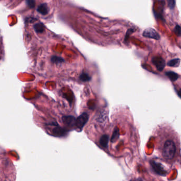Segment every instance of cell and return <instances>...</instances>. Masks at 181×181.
Segmentation results:
<instances>
[{
	"label": "cell",
	"mask_w": 181,
	"mask_h": 181,
	"mask_svg": "<svg viewBox=\"0 0 181 181\" xmlns=\"http://www.w3.org/2000/svg\"><path fill=\"white\" fill-rule=\"evenodd\" d=\"M151 165L154 171L160 175H165L166 173V171L164 169V167L161 163H157L154 161L151 162Z\"/></svg>",
	"instance_id": "5b68a950"
},
{
	"label": "cell",
	"mask_w": 181,
	"mask_h": 181,
	"mask_svg": "<svg viewBox=\"0 0 181 181\" xmlns=\"http://www.w3.org/2000/svg\"><path fill=\"white\" fill-rule=\"evenodd\" d=\"M152 62L159 71H162L166 65L165 61L162 57L159 56L153 57L152 59Z\"/></svg>",
	"instance_id": "277c9868"
},
{
	"label": "cell",
	"mask_w": 181,
	"mask_h": 181,
	"mask_svg": "<svg viewBox=\"0 0 181 181\" xmlns=\"http://www.w3.org/2000/svg\"><path fill=\"white\" fill-rule=\"evenodd\" d=\"M180 59H174L169 61L167 63V65L170 67H178L180 64Z\"/></svg>",
	"instance_id": "9c48e42d"
},
{
	"label": "cell",
	"mask_w": 181,
	"mask_h": 181,
	"mask_svg": "<svg viewBox=\"0 0 181 181\" xmlns=\"http://www.w3.org/2000/svg\"><path fill=\"white\" fill-rule=\"evenodd\" d=\"M142 36L146 38H152L155 40H159L161 38L159 33H157L156 30L152 28H148L144 30L142 33Z\"/></svg>",
	"instance_id": "3957f363"
},
{
	"label": "cell",
	"mask_w": 181,
	"mask_h": 181,
	"mask_svg": "<svg viewBox=\"0 0 181 181\" xmlns=\"http://www.w3.org/2000/svg\"><path fill=\"white\" fill-rule=\"evenodd\" d=\"M63 123L68 126H73L75 125L76 122V118L72 116H68V117H64L62 118Z\"/></svg>",
	"instance_id": "8992f818"
},
{
	"label": "cell",
	"mask_w": 181,
	"mask_h": 181,
	"mask_svg": "<svg viewBox=\"0 0 181 181\" xmlns=\"http://www.w3.org/2000/svg\"><path fill=\"white\" fill-rule=\"evenodd\" d=\"M89 120V115L87 113H83L76 119L75 125L80 129H82L83 126H85Z\"/></svg>",
	"instance_id": "7a4b0ae2"
},
{
	"label": "cell",
	"mask_w": 181,
	"mask_h": 181,
	"mask_svg": "<svg viewBox=\"0 0 181 181\" xmlns=\"http://www.w3.org/2000/svg\"><path fill=\"white\" fill-rule=\"evenodd\" d=\"M38 11L42 15H46L48 12V7L46 4H42L39 6L38 8Z\"/></svg>",
	"instance_id": "8fae6325"
},
{
	"label": "cell",
	"mask_w": 181,
	"mask_h": 181,
	"mask_svg": "<svg viewBox=\"0 0 181 181\" xmlns=\"http://www.w3.org/2000/svg\"><path fill=\"white\" fill-rule=\"evenodd\" d=\"M80 79L82 80V82H87L90 81L91 79L90 76L89 74L85 72H83L80 76Z\"/></svg>",
	"instance_id": "7c38bea8"
},
{
	"label": "cell",
	"mask_w": 181,
	"mask_h": 181,
	"mask_svg": "<svg viewBox=\"0 0 181 181\" xmlns=\"http://www.w3.org/2000/svg\"><path fill=\"white\" fill-rule=\"evenodd\" d=\"M54 133L57 136H62L65 133V131L62 128H56L54 130Z\"/></svg>",
	"instance_id": "4fadbf2b"
},
{
	"label": "cell",
	"mask_w": 181,
	"mask_h": 181,
	"mask_svg": "<svg viewBox=\"0 0 181 181\" xmlns=\"http://www.w3.org/2000/svg\"><path fill=\"white\" fill-rule=\"evenodd\" d=\"M176 151V147L175 143L172 140L166 141L163 148V157L166 160L172 159L175 155Z\"/></svg>",
	"instance_id": "6da1fadb"
},
{
	"label": "cell",
	"mask_w": 181,
	"mask_h": 181,
	"mask_svg": "<svg viewBox=\"0 0 181 181\" xmlns=\"http://www.w3.org/2000/svg\"><path fill=\"white\" fill-rule=\"evenodd\" d=\"M174 33H175L176 35L178 37H180L181 35V26L178 24L175 26V27L174 29Z\"/></svg>",
	"instance_id": "5bb4252c"
},
{
	"label": "cell",
	"mask_w": 181,
	"mask_h": 181,
	"mask_svg": "<svg viewBox=\"0 0 181 181\" xmlns=\"http://www.w3.org/2000/svg\"><path fill=\"white\" fill-rule=\"evenodd\" d=\"M133 32H134V30L132 29H130L128 30V32L126 33V38H125V39H126V37H128V35H129L130 34L131 35L132 33H133Z\"/></svg>",
	"instance_id": "2e32d148"
},
{
	"label": "cell",
	"mask_w": 181,
	"mask_h": 181,
	"mask_svg": "<svg viewBox=\"0 0 181 181\" xmlns=\"http://www.w3.org/2000/svg\"><path fill=\"white\" fill-rule=\"evenodd\" d=\"M165 74L170 79V81L172 82H175L179 78V75L178 73H176L173 72V71H167V72L165 73Z\"/></svg>",
	"instance_id": "52a82bcc"
},
{
	"label": "cell",
	"mask_w": 181,
	"mask_h": 181,
	"mask_svg": "<svg viewBox=\"0 0 181 181\" xmlns=\"http://www.w3.org/2000/svg\"><path fill=\"white\" fill-rule=\"evenodd\" d=\"M168 3V7L170 8V9H173L175 6L176 1L174 0H169Z\"/></svg>",
	"instance_id": "9a60e30c"
},
{
	"label": "cell",
	"mask_w": 181,
	"mask_h": 181,
	"mask_svg": "<svg viewBox=\"0 0 181 181\" xmlns=\"http://www.w3.org/2000/svg\"><path fill=\"white\" fill-rule=\"evenodd\" d=\"M119 135H120L119 129L117 128H115L114 130V131L113 132V135H112V137H111V142H113V143L116 142L117 140V139H118Z\"/></svg>",
	"instance_id": "30bf717a"
},
{
	"label": "cell",
	"mask_w": 181,
	"mask_h": 181,
	"mask_svg": "<svg viewBox=\"0 0 181 181\" xmlns=\"http://www.w3.org/2000/svg\"><path fill=\"white\" fill-rule=\"evenodd\" d=\"M109 142V137L107 135H103L100 138L99 140V143L102 147L107 148Z\"/></svg>",
	"instance_id": "ba28073f"
}]
</instances>
